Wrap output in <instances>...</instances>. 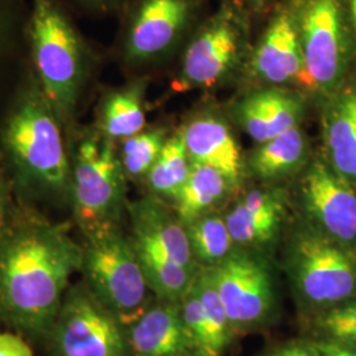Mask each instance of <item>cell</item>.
Masks as SVG:
<instances>
[{"mask_svg": "<svg viewBox=\"0 0 356 356\" xmlns=\"http://www.w3.org/2000/svg\"><path fill=\"white\" fill-rule=\"evenodd\" d=\"M81 261L67 223L13 201L0 216V323L45 342Z\"/></svg>", "mask_w": 356, "mask_h": 356, "instance_id": "cell-1", "label": "cell"}, {"mask_svg": "<svg viewBox=\"0 0 356 356\" xmlns=\"http://www.w3.org/2000/svg\"><path fill=\"white\" fill-rule=\"evenodd\" d=\"M64 126L28 72L0 126V147L19 200L69 206L72 164Z\"/></svg>", "mask_w": 356, "mask_h": 356, "instance_id": "cell-2", "label": "cell"}, {"mask_svg": "<svg viewBox=\"0 0 356 356\" xmlns=\"http://www.w3.org/2000/svg\"><path fill=\"white\" fill-rule=\"evenodd\" d=\"M26 38L32 70L69 138L88 76L86 42L61 0H31Z\"/></svg>", "mask_w": 356, "mask_h": 356, "instance_id": "cell-3", "label": "cell"}, {"mask_svg": "<svg viewBox=\"0 0 356 356\" xmlns=\"http://www.w3.org/2000/svg\"><path fill=\"white\" fill-rule=\"evenodd\" d=\"M73 220L82 236L122 227L127 214V176L115 141L97 127L73 129L69 136Z\"/></svg>", "mask_w": 356, "mask_h": 356, "instance_id": "cell-4", "label": "cell"}, {"mask_svg": "<svg viewBox=\"0 0 356 356\" xmlns=\"http://www.w3.org/2000/svg\"><path fill=\"white\" fill-rule=\"evenodd\" d=\"M129 235L153 294L181 301L191 291L201 267L195 263L188 234L173 207L152 194L128 202Z\"/></svg>", "mask_w": 356, "mask_h": 356, "instance_id": "cell-5", "label": "cell"}, {"mask_svg": "<svg viewBox=\"0 0 356 356\" xmlns=\"http://www.w3.org/2000/svg\"><path fill=\"white\" fill-rule=\"evenodd\" d=\"M296 305L307 318L356 298V251L325 236L301 218L284 254Z\"/></svg>", "mask_w": 356, "mask_h": 356, "instance_id": "cell-6", "label": "cell"}, {"mask_svg": "<svg viewBox=\"0 0 356 356\" xmlns=\"http://www.w3.org/2000/svg\"><path fill=\"white\" fill-rule=\"evenodd\" d=\"M304 58L301 85L325 98L344 86L356 51L344 0H289Z\"/></svg>", "mask_w": 356, "mask_h": 356, "instance_id": "cell-7", "label": "cell"}, {"mask_svg": "<svg viewBox=\"0 0 356 356\" xmlns=\"http://www.w3.org/2000/svg\"><path fill=\"white\" fill-rule=\"evenodd\" d=\"M82 280L127 327L156 300L122 227L83 236Z\"/></svg>", "mask_w": 356, "mask_h": 356, "instance_id": "cell-8", "label": "cell"}, {"mask_svg": "<svg viewBox=\"0 0 356 356\" xmlns=\"http://www.w3.org/2000/svg\"><path fill=\"white\" fill-rule=\"evenodd\" d=\"M206 269L235 337L263 330L275 323L279 314V294L267 252L236 247L219 266Z\"/></svg>", "mask_w": 356, "mask_h": 356, "instance_id": "cell-9", "label": "cell"}, {"mask_svg": "<svg viewBox=\"0 0 356 356\" xmlns=\"http://www.w3.org/2000/svg\"><path fill=\"white\" fill-rule=\"evenodd\" d=\"M44 343L51 356H128L126 326L83 280L69 286Z\"/></svg>", "mask_w": 356, "mask_h": 356, "instance_id": "cell-10", "label": "cell"}, {"mask_svg": "<svg viewBox=\"0 0 356 356\" xmlns=\"http://www.w3.org/2000/svg\"><path fill=\"white\" fill-rule=\"evenodd\" d=\"M245 10L236 0H222L216 13L194 31L184 53L179 86L214 88L236 70L248 49Z\"/></svg>", "mask_w": 356, "mask_h": 356, "instance_id": "cell-11", "label": "cell"}, {"mask_svg": "<svg viewBox=\"0 0 356 356\" xmlns=\"http://www.w3.org/2000/svg\"><path fill=\"white\" fill-rule=\"evenodd\" d=\"M123 7L124 58L151 64L169 56L191 33L204 0H127Z\"/></svg>", "mask_w": 356, "mask_h": 356, "instance_id": "cell-12", "label": "cell"}, {"mask_svg": "<svg viewBox=\"0 0 356 356\" xmlns=\"http://www.w3.org/2000/svg\"><path fill=\"white\" fill-rule=\"evenodd\" d=\"M298 200L302 219L331 241L356 251V188L317 157L302 170Z\"/></svg>", "mask_w": 356, "mask_h": 356, "instance_id": "cell-13", "label": "cell"}, {"mask_svg": "<svg viewBox=\"0 0 356 356\" xmlns=\"http://www.w3.org/2000/svg\"><path fill=\"white\" fill-rule=\"evenodd\" d=\"M250 70L266 86L301 85L304 58L289 0L279 3L251 54Z\"/></svg>", "mask_w": 356, "mask_h": 356, "instance_id": "cell-14", "label": "cell"}, {"mask_svg": "<svg viewBox=\"0 0 356 356\" xmlns=\"http://www.w3.org/2000/svg\"><path fill=\"white\" fill-rule=\"evenodd\" d=\"M288 216V197L277 188L254 189L225 214L235 244L268 252L280 236Z\"/></svg>", "mask_w": 356, "mask_h": 356, "instance_id": "cell-15", "label": "cell"}, {"mask_svg": "<svg viewBox=\"0 0 356 356\" xmlns=\"http://www.w3.org/2000/svg\"><path fill=\"white\" fill-rule=\"evenodd\" d=\"M236 123L261 144L298 127L305 115L304 98L292 90L266 86L245 94L232 110Z\"/></svg>", "mask_w": 356, "mask_h": 356, "instance_id": "cell-16", "label": "cell"}, {"mask_svg": "<svg viewBox=\"0 0 356 356\" xmlns=\"http://www.w3.org/2000/svg\"><path fill=\"white\" fill-rule=\"evenodd\" d=\"M193 164H204L219 170L236 189L243 184L247 166L242 151L227 122L219 115L193 118L181 129Z\"/></svg>", "mask_w": 356, "mask_h": 356, "instance_id": "cell-17", "label": "cell"}, {"mask_svg": "<svg viewBox=\"0 0 356 356\" xmlns=\"http://www.w3.org/2000/svg\"><path fill=\"white\" fill-rule=\"evenodd\" d=\"M126 329L128 356H181L194 348L181 317L179 301L156 298Z\"/></svg>", "mask_w": 356, "mask_h": 356, "instance_id": "cell-18", "label": "cell"}, {"mask_svg": "<svg viewBox=\"0 0 356 356\" xmlns=\"http://www.w3.org/2000/svg\"><path fill=\"white\" fill-rule=\"evenodd\" d=\"M326 101L322 114L325 159L356 188V86H343Z\"/></svg>", "mask_w": 356, "mask_h": 356, "instance_id": "cell-19", "label": "cell"}, {"mask_svg": "<svg viewBox=\"0 0 356 356\" xmlns=\"http://www.w3.org/2000/svg\"><path fill=\"white\" fill-rule=\"evenodd\" d=\"M309 159V143L301 126L270 140L257 144L247 160V170L261 181H279L304 170Z\"/></svg>", "mask_w": 356, "mask_h": 356, "instance_id": "cell-20", "label": "cell"}, {"mask_svg": "<svg viewBox=\"0 0 356 356\" xmlns=\"http://www.w3.org/2000/svg\"><path fill=\"white\" fill-rule=\"evenodd\" d=\"M144 81H134L123 88L113 90L103 98L97 126L111 140H124L145 128Z\"/></svg>", "mask_w": 356, "mask_h": 356, "instance_id": "cell-21", "label": "cell"}, {"mask_svg": "<svg viewBox=\"0 0 356 356\" xmlns=\"http://www.w3.org/2000/svg\"><path fill=\"white\" fill-rule=\"evenodd\" d=\"M235 191L229 178L211 166L191 163L186 179L173 209L182 225H188L198 216L216 211L229 193Z\"/></svg>", "mask_w": 356, "mask_h": 356, "instance_id": "cell-22", "label": "cell"}, {"mask_svg": "<svg viewBox=\"0 0 356 356\" xmlns=\"http://www.w3.org/2000/svg\"><path fill=\"white\" fill-rule=\"evenodd\" d=\"M191 161L181 132L168 138L159 159L144 178L149 193L163 200H177L191 173Z\"/></svg>", "mask_w": 356, "mask_h": 356, "instance_id": "cell-23", "label": "cell"}, {"mask_svg": "<svg viewBox=\"0 0 356 356\" xmlns=\"http://www.w3.org/2000/svg\"><path fill=\"white\" fill-rule=\"evenodd\" d=\"M191 254L201 268L219 266L238 247L229 234L225 216L216 211L198 216L185 225Z\"/></svg>", "mask_w": 356, "mask_h": 356, "instance_id": "cell-24", "label": "cell"}, {"mask_svg": "<svg viewBox=\"0 0 356 356\" xmlns=\"http://www.w3.org/2000/svg\"><path fill=\"white\" fill-rule=\"evenodd\" d=\"M168 138L164 128H144L139 134L122 140L119 157L127 178L144 179L147 177Z\"/></svg>", "mask_w": 356, "mask_h": 356, "instance_id": "cell-25", "label": "cell"}, {"mask_svg": "<svg viewBox=\"0 0 356 356\" xmlns=\"http://www.w3.org/2000/svg\"><path fill=\"white\" fill-rule=\"evenodd\" d=\"M193 289L201 300L204 316L211 331L214 351L216 356H220L229 347L234 339V331L231 329L229 319L222 300L216 292V285L206 268H201L195 280L193 282Z\"/></svg>", "mask_w": 356, "mask_h": 356, "instance_id": "cell-26", "label": "cell"}, {"mask_svg": "<svg viewBox=\"0 0 356 356\" xmlns=\"http://www.w3.org/2000/svg\"><path fill=\"white\" fill-rule=\"evenodd\" d=\"M309 319L314 339L356 348V298L331 306Z\"/></svg>", "mask_w": 356, "mask_h": 356, "instance_id": "cell-27", "label": "cell"}, {"mask_svg": "<svg viewBox=\"0 0 356 356\" xmlns=\"http://www.w3.org/2000/svg\"><path fill=\"white\" fill-rule=\"evenodd\" d=\"M179 310L185 329L191 337L194 348L200 350L207 356H216L211 331L204 316V307L200 297L193 289V285L191 291L179 301Z\"/></svg>", "mask_w": 356, "mask_h": 356, "instance_id": "cell-28", "label": "cell"}, {"mask_svg": "<svg viewBox=\"0 0 356 356\" xmlns=\"http://www.w3.org/2000/svg\"><path fill=\"white\" fill-rule=\"evenodd\" d=\"M263 356H322L314 339H294L270 348Z\"/></svg>", "mask_w": 356, "mask_h": 356, "instance_id": "cell-29", "label": "cell"}, {"mask_svg": "<svg viewBox=\"0 0 356 356\" xmlns=\"http://www.w3.org/2000/svg\"><path fill=\"white\" fill-rule=\"evenodd\" d=\"M0 356H33V350L26 337L15 332H0Z\"/></svg>", "mask_w": 356, "mask_h": 356, "instance_id": "cell-30", "label": "cell"}, {"mask_svg": "<svg viewBox=\"0 0 356 356\" xmlns=\"http://www.w3.org/2000/svg\"><path fill=\"white\" fill-rule=\"evenodd\" d=\"M76 8L90 13H104L123 7L127 0H70Z\"/></svg>", "mask_w": 356, "mask_h": 356, "instance_id": "cell-31", "label": "cell"}, {"mask_svg": "<svg viewBox=\"0 0 356 356\" xmlns=\"http://www.w3.org/2000/svg\"><path fill=\"white\" fill-rule=\"evenodd\" d=\"M322 356H356V348L325 339H314Z\"/></svg>", "mask_w": 356, "mask_h": 356, "instance_id": "cell-32", "label": "cell"}, {"mask_svg": "<svg viewBox=\"0 0 356 356\" xmlns=\"http://www.w3.org/2000/svg\"><path fill=\"white\" fill-rule=\"evenodd\" d=\"M244 7L254 13H267L268 10L272 7L275 0H243Z\"/></svg>", "mask_w": 356, "mask_h": 356, "instance_id": "cell-33", "label": "cell"}, {"mask_svg": "<svg viewBox=\"0 0 356 356\" xmlns=\"http://www.w3.org/2000/svg\"><path fill=\"white\" fill-rule=\"evenodd\" d=\"M11 202H13V200L10 197V189L6 185L3 177L0 176V216H3V213L6 211V209Z\"/></svg>", "mask_w": 356, "mask_h": 356, "instance_id": "cell-34", "label": "cell"}, {"mask_svg": "<svg viewBox=\"0 0 356 356\" xmlns=\"http://www.w3.org/2000/svg\"><path fill=\"white\" fill-rule=\"evenodd\" d=\"M344 3H346V8H347V13H348L350 23L353 26V32H354L356 42V0H344Z\"/></svg>", "mask_w": 356, "mask_h": 356, "instance_id": "cell-35", "label": "cell"}, {"mask_svg": "<svg viewBox=\"0 0 356 356\" xmlns=\"http://www.w3.org/2000/svg\"><path fill=\"white\" fill-rule=\"evenodd\" d=\"M181 356H207L204 353H201L200 350H197V348H193V350H189V351H186L185 354H182Z\"/></svg>", "mask_w": 356, "mask_h": 356, "instance_id": "cell-36", "label": "cell"}]
</instances>
